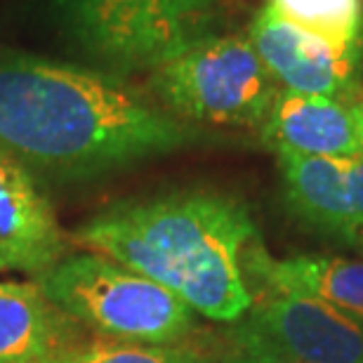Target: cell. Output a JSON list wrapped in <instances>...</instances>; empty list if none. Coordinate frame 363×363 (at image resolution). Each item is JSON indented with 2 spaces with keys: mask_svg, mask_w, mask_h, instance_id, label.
<instances>
[{
  "mask_svg": "<svg viewBox=\"0 0 363 363\" xmlns=\"http://www.w3.org/2000/svg\"><path fill=\"white\" fill-rule=\"evenodd\" d=\"M64 33L113 76L154 71L213 35L220 0H52Z\"/></svg>",
  "mask_w": 363,
  "mask_h": 363,
  "instance_id": "277c9868",
  "label": "cell"
},
{
  "mask_svg": "<svg viewBox=\"0 0 363 363\" xmlns=\"http://www.w3.org/2000/svg\"><path fill=\"white\" fill-rule=\"evenodd\" d=\"M255 231L234 196L177 191L116 203L85 222L76 241L161 283L196 314L231 323L252 307L243 250Z\"/></svg>",
  "mask_w": 363,
  "mask_h": 363,
  "instance_id": "7a4b0ae2",
  "label": "cell"
},
{
  "mask_svg": "<svg viewBox=\"0 0 363 363\" xmlns=\"http://www.w3.org/2000/svg\"><path fill=\"white\" fill-rule=\"evenodd\" d=\"M149 88L186 125L257 130L281 92L248 38L215 33L151 71Z\"/></svg>",
  "mask_w": 363,
  "mask_h": 363,
  "instance_id": "5b68a950",
  "label": "cell"
},
{
  "mask_svg": "<svg viewBox=\"0 0 363 363\" xmlns=\"http://www.w3.org/2000/svg\"><path fill=\"white\" fill-rule=\"evenodd\" d=\"M248 40L281 90L314 97H354L363 90V43L335 45L290 24L269 5L255 14Z\"/></svg>",
  "mask_w": 363,
  "mask_h": 363,
  "instance_id": "8992f818",
  "label": "cell"
},
{
  "mask_svg": "<svg viewBox=\"0 0 363 363\" xmlns=\"http://www.w3.org/2000/svg\"><path fill=\"white\" fill-rule=\"evenodd\" d=\"M71 325L33 281H0V363H48L74 347Z\"/></svg>",
  "mask_w": 363,
  "mask_h": 363,
  "instance_id": "8fae6325",
  "label": "cell"
},
{
  "mask_svg": "<svg viewBox=\"0 0 363 363\" xmlns=\"http://www.w3.org/2000/svg\"><path fill=\"white\" fill-rule=\"evenodd\" d=\"M357 245H359V248H361V252H363V231H361V234H359V238H357Z\"/></svg>",
  "mask_w": 363,
  "mask_h": 363,
  "instance_id": "2e32d148",
  "label": "cell"
},
{
  "mask_svg": "<svg viewBox=\"0 0 363 363\" xmlns=\"http://www.w3.org/2000/svg\"><path fill=\"white\" fill-rule=\"evenodd\" d=\"M290 24L335 45L363 43V0H269Z\"/></svg>",
  "mask_w": 363,
  "mask_h": 363,
  "instance_id": "4fadbf2b",
  "label": "cell"
},
{
  "mask_svg": "<svg viewBox=\"0 0 363 363\" xmlns=\"http://www.w3.org/2000/svg\"><path fill=\"white\" fill-rule=\"evenodd\" d=\"M67 252L52 203L33 172L0 149V272L40 274Z\"/></svg>",
  "mask_w": 363,
  "mask_h": 363,
  "instance_id": "30bf717a",
  "label": "cell"
},
{
  "mask_svg": "<svg viewBox=\"0 0 363 363\" xmlns=\"http://www.w3.org/2000/svg\"><path fill=\"white\" fill-rule=\"evenodd\" d=\"M245 267L272 293H300L363 318V262L330 255L272 257L262 248L245 255Z\"/></svg>",
  "mask_w": 363,
  "mask_h": 363,
  "instance_id": "7c38bea8",
  "label": "cell"
},
{
  "mask_svg": "<svg viewBox=\"0 0 363 363\" xmlns=\"http://www.w3.org/2000/svg\"><path fill=\"white\" fill-rule=\"evenodd\" d=\"M48 363H210V359L184 345H133L111 340L74 345Z\"/></svg>",
  "mask_w": 363,
  "mask_h": 363,
  "instance_id": "5bb4252c",
  "label": "cell"
},
{
  "mask_svg": "<svg viewBox=\"0 0 363 363\" xmlns=\"http://www.w3.org/2000/svg\"><path fill=\"white\" fill-rule=\"evenodd\" d=\"M231 337H234V347L220 363H304L267 345L264 340L248 335L241 328H234Z\"/></svg>",
  "mask_w": 363,
  "mask_h": 363,
  "instance_id": "9a60e30c",
  "label": "cell"
},
{
  "mask_svg": "<svg viewBox=\"0 0 363 363\" xmlns=\"http://www.w3.org/2000/svg\"><path fill=\"white\" fill-rule=\"evenodd\" d=\"M199 140L121 76L0 48V149L31 172L92 179Z\"/></svg>",
  "mask_w": 363,
  "mask_h": 363,
  "instance_id": "6da1fadb",
  "label": "cell"
},
{
  "mask_svg": "<svg viewBox=\"0 0 363 363\" xmlns=\"http://www.w3.org/2000/svg\"><path fill=\"white\" fill-rule=\"evenodd\" d=\"M33 283L67 318L116 342L177 345L196 325L175 293L99 252L62 257Z\"/></svg>",
  "mask_w": 363,
  "mask_h": 363,
  "instance_id": "3957f363",
  "label": "cell"
},
{
  "mask_svg": "<svg viewBox=\"0 0 363 363\" xmlns=\"http://www.w3.org/2000/svg\"><path fill=\"white\" fill-rule=\"evenodd\" d=\"M236 328L304 363H363V318L309 295L272 293Z\"/></svg>",
  "mask_w": 363,
  "mask_h": 363,
  "instance_id": "52a82bcc",
  "label": "cell"
},
{
  "mask_svg": "<svg viewBox=\"0 0 363 363\" xmlns=\"http://www.w3.org/2000/svg\"><path fill=\"white\" fill-rule=\"evenodd\" d=\"M276 158L290 210L321 234L357 243L363 231V156Z\"/></svg>",
  "mask_w": 363,
  "mask_h": 363,
  "instance_id": "ba28073f",
  "label": "cell"
},
{
  "mask_svg": "<svg viewBox=\"0 0 363 363\" xmlns=\"http://www.w3.org/2000/svg\"><path fill=\"white\" fill-rule=\"evenodd\" d=\"M259 137L274 154L363 156V90L354 97L281 90Z\"/></svg>",
  "mask_w": 363,
  "mask_h": 363,
  "instance_id": "9c48e42d",
  "label": "cell"
}]
</instances>
